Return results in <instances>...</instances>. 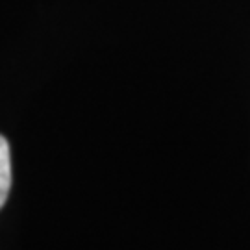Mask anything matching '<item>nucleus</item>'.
<instances>
[{
	"instance_id": "nucleus-1",
	"label": "nucleus",
	"mask_w": 250,
	"mask_h": 250,
	"mask_svg": "<svg viewBox=\"0 0 250 250\" xmlns=\"http://www.w3.org/2000/svg\"><path fill=\"white\" fill-rule=\"evenodd\" d=\"M11 189V156L6 137L0 135V209L4 208Z\"/></svg>"
}]
</instances>
